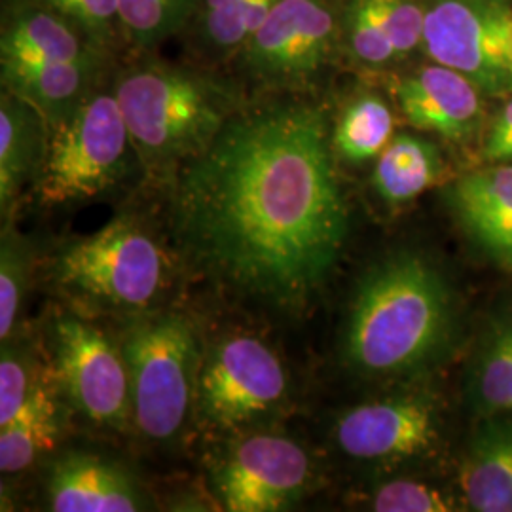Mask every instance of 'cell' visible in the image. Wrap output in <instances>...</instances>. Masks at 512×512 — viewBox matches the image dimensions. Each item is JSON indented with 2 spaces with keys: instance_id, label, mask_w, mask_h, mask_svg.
<instances>
[{
  "instance_id": "obj_28",
  "label": "cell",
  "mask_w": 512,
  "mask_h": 512,
  "mask_svg": "<svg viewBox=\"0 0 512 512\" xmlns=\"http://www.w3.org/2000/svg\"><path fill=\"white\" fill-rule=\"evenodd\" d=\"M0 355V427L8 425L25 406L33 387L37 384V363L31 355V349L23 344H12L10 340L2 342Z\"/></svg>"
},
{
  "instance_id": "obj_9",
  "label": "cell",
  "mask_w": 512,
  "mask_h": 512,
  "mask_svg": "<svg viewBox=\"0 0 512 512\" xmlns=\"http://www.w3.org/2000/svg\"><path fill=\"white\" fill-rule=\"evenodd\" d=\"M423 52L473 80L480 92H512L511 0H423Z\"/></svg>"
},
{
  "instance_id": "obj_19",
  "label": "cell",
  "mask_w": 512,
  "mask_h": 512,
  "mask_svg": "<svg viewBox=\"0 0 512 512\" xmlns=\"http://www.w3.org/2000/svg\"><path fill=\"white\" fill-rule=\"evenodd\" d=\"M114 71V63H57L0 71L2 90L31 103L48 129L65 122Z\"/></svg>"
},
{
  "instance_id": "obj_24",
  "label": "cell",
  "mask_w": 512,
  "mask_h": 512,
  "mask_svg": "<svg viewBox=\"0 0 512 512\" xmlns=\"http://www.w3.org/2000/svg\"><path fill=\"white\" fill-rule=\"evenodd\" d=\"M471 399L482 418L512 414V319L495 321L486 334L473 366Z\"/></svg>"
},
{
  "instance_id": "obj_27",
  "label": "cell",
  "mask_w": 512,
  "mask_h": 512,
  "mask_svg": "<svg viewBox=\"0 0 512 512\" xmlns=\"http://www.w3.org/2000/svg\"><path fill=\"white\" fill-rule=\"evenodd\" d=\"M74 21L110 54L126 52L120 0H33Z\"/></svg>"
},
{
  "instance_id": "obj_30",
  "label": "cell",
  "mask_w": 512,
  "mask_h": 512,
  "mask_svg": "<svg viewBox=\"0 0 512 512\" xmlns=\"http://www.w3.org/2000/svg\"><path fill=\"white\" fill-rule=\"evenodd\" d=\"M484 158L492 164L512 162V97L495 116L484 139Z\"/></svg>"
},
{
  "instance_id": "obj_6",
  "label": "cell",
  "mask_w": 512,
  "mask_h": 512,
  "mask_svg": "<svg viewBox=\"0 0 512 512\" xmlns=\"http://www.w3.org/2000/svg\"><path fill=\"white\" fill-rule=\"evenodd\" d=\"M346 0H279L226 71L266 93H302L342 59Z\"/></svg>"
},
{
  "instance_id": "obj_3",
  "label": "cell",
  "mask_w": 512,
  "mask_h": 512,
  "mask_svg": "<svg viewBox=\"0 0 512 512\" xmlns=\"http://www.w3.org/2000/svg\"><path fill=\"white\" fill-rule=\"evenodd\" d=\"M454 330L452 291L437 266L414 253L370 270L355 294L344 334L351 368L403 376L433 363Z\"/></svg>"
},
{
  "instance_id": "obj_1",
  "label": "cell",
  "mask_w": 512,
  "mask_h": 512,
  "mask_svg": "<svg viewBox=\"0 0 512 512\" xmlns=\"http://www.w3.org/2000/svg\"><path fill=\"white\" fill-rule=\"evenodd\" d=\"M173 228L196 270L232 293L296 308L348 238L332 124L302 93H268L171 179Z\"/></svg>"
},
{
  "instance_id": "obj_2",
  "label": "cell",
  "mask_w": 512,
  "mask_h": 512,
  "mask_svg": "<svg viewBox=\"0 0 512 512\" xmlns=\"http://www.w3.org/2000/svg\"><path fill=\"white\" fill-rule=\"evenodd\" d=\"M114 67L112 90L148 175L171 181L211 145L247 97L226 69L169 63L156 54L128 55Z\"/></svg>"
},
{
  "instance_id": "obj_21",
  "label": "cell",
  "mask_w": 512,
  "mask_h": 512,
  "mask_svg": "<svg viewBox=\"0 0 512 512\" xmlns=\"http://www.w3.org/2000/svg\"><path fill=\"white\" fill-rule=\"evenodd\" d=\"M446 162L439 145L416 133H395L378 156L372 188L389 207H403L442 183Z\"/></svg>"
},
{
  "instance_id": "obj_26",
  "label": "cell",
  "mask_w": 512,
  "mask_h": 512,
  "mask_svg": "<svg viewBox=\"0 0 512 512\" xmlns=\"http://www.w3.org/2000/svg\"><path fill=\"white\" fill-rule=\"evenodd\" d=\"M31 247L14 228H4L0 243V338H12L31 275Z\"/></svg>"
},
{
  "instance_id": "obj_31",
  "label": "cell",
  "mask_w": 512,
  "mask_h": 512,
  "mask_svg": "<svg viewBox=\"0 0 512 512\" xmlns=\"http://www.w3.org/2000/svg\"><path fill=\"white\" fill-rule=\"evenodd\" d=\"M509 65H511V73H512V21H511V38H509Z\"/></svg>"
},
{
  "instance_id": "obj_14",
  "label": "cell",
  "mask_w": 512,
  "mask_h": 512,
  "mask_svg": "<svg viewBox=\"0 0 512 512\" xmlns=\"http://www.w3.org/2000/svg\"><path fill=\"white\" fill-rule=\"evenodd\" d=\"M404 120L418 131L465 141L482 120V92L473 80L439 63L404 74L393 88Z\"/></svg>"
},
{
  "instance_id": "obj_16",
  "label": "cell",
  "mask_w": 512,
  "mask_h": 512,
  "mask_svg": "<svg viewBox=\"0 0 512 512\" xmlns=\"http://www.w3.org/2000/svg\"><path fill=\"white\" fill-rule=\"evenodd\" d=\"M48 503L57 512H135L147 507L120 465L82 452L55 461L48 478Z\"/></svg>"
},
{
  "instance_id": "obj_8",
  "label": "cell",
  "mask_w": 512,
  "mask_h": 512,
  "mask_svg": "<svg viewBox=\"0 0 512 512\" xmlns=\"http://www.w3.org/2000/svg\"><path fill=\"white\" fill-rule=\"evenodd\" d=\"M285 366L262 340L236 334L219 342L202 361L196 412L219 431L264 421L287 401Z\"/></svg>"
},
{
  "instance_id": "obj_11",
  "label": "cell",
  "mask_w": 512,
  "mask_h": 512,
  "mask_svg": "<svg viewBox=\"0 0 512 512\" xmlns=\"http://www.w3.org/2000/svg\"><path fill=\"white\" fill-rule=\"evenodd\" d=\"M442 408L427 391H406L346 410L334 425L338 448L365 463H403L437 450Z\"/></svg>"
},
{
  "instance_id": "obj_18",
  "label": "cell",
  "mask_w": 512,
  "mask_h": 512,
  "mask_svg": "<svg viewBox=\"0 0 512 512\" xmlns=\"http://www.w3.org/2000/svg\"><path fill=\"white\" fill-rule=\"evenodd\" d=\"M279 0H198L183 31L194 63L226 69Z\"/></svg>"
},
{
  "instance_id": "obj_25",
  "label": "cell",
  "mask_w": 512,
  "mask_h": 512,
  "mask_svg": "<svg viewBox=\"0 0 512 512\" xmlns=\"http://www.w3.org/2000/svg\"><path fill=\"white\" fill-rule=\"evenodd\" d=\"M198 0H120L126 54H156L169 38L181 37Z\"/></svg>"
},
{
  "instance_id": "obj_12",
  "label": "cell",
  "mask_w": 512,
  "mask_h": 512,
  "mask_svg": "<svg viewBox=\"0 0 512 512\" xmlns=\"http://www.w3.org/2000/svg\"><path fill=\"white\" fill-rule=\"evenodd\" d=\"M311 478V458L298 442L251 435L220 463L213 488L226 511L275 512L300 501Z\"/></svg>"
},
{
  "instance_id": "obj_10",
  "label": "cell",
  "mask_w": 512,
  "mask_h": 512,
  "mask_svg": "<svg viewBox=\"0 0 512 512\" xmlns=\"http://www.w3.org/2000/svg\"><path fill=\"white\" fill-rule=\"evenodd\" d=\"M55 378L88 420L122 429L133 418L129 372L122 349L88 321L63 313L54 323Z\"/></svg>"
},
{
  "instance_id": "obj_13",
  "label": "cell",
  "mask_w": 512,
  "mask_h": 512,
  "mask_svg": "<svg viewBox=\"0 0 512 512\" xmlns=\"http://www.w3.org/2000/svg\"><path fill=\"white\" fill-rule=\"evenodd\" d=\"M84 29L33 0H12L0 33V71L57 63H116Z\"/></svg>"
},
{
  "instance_id": "obj_17",
  "label": "cell",
  "mask_w": 512,
  "mask_h": 512,
  "mask_svg": "<svg viewBox=\"0 0 512 512\" xmlns=\"http://www.w3.org/2000/svg\"><path fill=\"white\" fill-rule=\"evenodd\" d=\"M459 492L476 512H512V414L484 416L458 475Z\"/></svg>"
},
{
  "instance_id": "obj_15",
  "label": "cell",
  "mask_w": 512,
  "mask_h": 512,
  "mask_svg": "<svg viewBox=\"0 0 512 512\" xmlns=\"http://www.w3.org/2000/svg\"><path fill=\"white\" fill-rule=\"evenodd\" d=\"M448 203L476 245L512 268V162L459 177Z\"/></svg>"
},
{
  "instance_id": "obj_29",
  "label": "cell",
  "mask_w": 512,
  "mask_h": 512,
  "mask_svg": "<svg viewBox=\"0 0 512 512\" xmlns=\"http://www.w3.org/2000/svg\"><path fill=\"white\" fill-rule=\"evenodd\" d=\"M458 499L448 490L420 480H391L372 497V509L380 512L458 511Z\"/></svg>"
},
{
  "instance_id": "obj_20",
  "label": "cell",
  "mask_w": 512,
  "mask_h": 512,
  "mask_svg": "<svg viewBox=\"0 0 512 512\" xmlns=\"http://www.w3.org/2000/svg\"><path fill=\"white\" fill-rule=\"evenodd\" d=\"M48 145L42 114L16 93L0 95V205L10 213L27 184L37 183Z\"/></svg>"
},
{
  "instance_id": "obj_4",
  "label": "cell",
  "mask_w": 512,
  "mask_h": 512,
  "mask_svg": "<svg viewBox=\"0 0 512 512\" xmlns=\"http://www.w3.org/2000/svg\"><path fill=\"white\" fill-rule=\"evenodd\" d=\"M137 167L143 169L110 73L65 122L48 129L35 190L46 205L88 202L120 186Z\"/></svg>"
},
{
  "instance_id": "obj_22",
  "label": "cell",
  "mask_w": 512,
  "mask_h": 512,
  "mask_svg": "<svg viewBox=\"0 0 512 512\" xmlns=\"http://www.w3.org/2000/svg\"><path fill=\"white\" fill-rule=\"evenodd\" d=\"M61 433V414L54 385L40 374L25 406L8 425L0 427V471L16 475L50 452Z\"/></svg>"
},
{
  "instance_id": "obj_7",
  "label": "cell",
  "mask_w": 512,
  "mask_h": 512,
  "mask_svg": "<svg viewBox=\"0 0 512 512\" xmlns=\"http://www.w3.org/2000/svg\"><path fill=\"white\" fill-rule=\"evenodd\" d=\"M120 349L137 429L154 442L175 439L196 404L202 366L190 321L179 313L143 317L129 327Z\"/></svg>"
},
{
  "instance_id": "obj_23",
  "label": "cell",
  "mask_w": 512,
  "mask_h": 512,
  "mask_svg": "<svg viewBox=\"0 0 512 512\" xmlns=\"http://www.w3.org/2000/svg\"><path fill=\"white\" fill-rule=\"evenodd\" d=\"M395 137V114L382 95L357 93L344 105L332 124L336 160L361 165L384 152Z\"/></svg>"
},
{
  "instance_id": "obj_5",
  "label": "cell",
  "mask_w": 512,
  "mask_h": 512,
  "mask_svg": "<svg viewBox=\"0 0 512 512\" xmlns=\"http://www.w3.org/2000/svg\"><path fill=\"white\" fill-rule=\"evenodd\" d=\"M55 285L97 310L147 311L167 289L169 260L135 220L114 219L67 243L52 264Z\"/></svg>"
}]
</instances>
